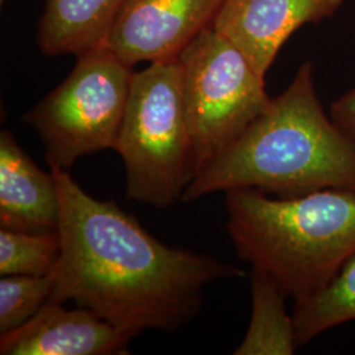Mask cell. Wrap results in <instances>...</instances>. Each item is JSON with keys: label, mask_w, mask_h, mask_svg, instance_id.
<instances>
[{"label": "cell", "mask_w": 355, "mask_h": 355, "mask_svg": "<svg viewBox=\"0 0 355 355\" xmlns=\"http://www.w3.org/2000/svg\"><path fill=\"white\" fill-rule=\"evenodd\" d=\"M60 198L53 171L45 173L8 130L0 133V227L57 230Z\"/></svg>", "instance_id": "30bf717a"}, {"label": "cell", "mask_w": 355, "mask_h": 355, "mask_svg": "<svg viewBox=\"0 0 355 355\" xmlns=\"http://www.w3.org/2000/svg\"><path fill=\"white\" fill-rule=\"evenodd\" d=\"M224 0H124L104 45L124 64L177 58Z\"/></svg>", "instance_id": "52a82bcc"}, {"label": "cell", "mask_w": 355, "mask_h": 355, "mask_svg": "<svg viewBox=\"0 0 355 355\" xmlns=\"http://www.w3.org/2000/svg\"><path fill=\"white\" fill-rule=\"evenodd\" d=\"M114 150L125 165L129 199L158 208L182 200L192 140L178 57L133 74Z\"/></svg>", "instance_id": "277c9868"}, {"label": "cell", "mask_w": 355, "mask_h": 355, "mask_svg": "<svg viewBox=\"0 0 355 355\" xmlns=\"http://www.w3.org/2000/svg\"><path fill=\"white\" fill-rule=\"evenodd\" d=\"M330 116L355 145V87L331 104Z\"/></svg>", "instance_id": "2e32d148"}, {"label": "cell", "mask_w": 355, "mask_h": 355, "mask_svg": "<svg viewBox=\"0 0 355 355\" xmlns=\"http://www.w3.org/2000/svg\"><path fill=\"white\" fill-rule=\"evenodd\" d=\"M178 60L192 140V180L241 136L271 98L265 76L214 26L193 38Z\"/></svg>", "instance_id": "5b68a950"}, {"label": "cell", "mask_w": 355, "mask_h": 355, "mask_svg": "<svg viewBox=\"0 0 355 355\" xmlns=\"http://www.w3.org/2000/svg\"><path fill=\"white\" fill-rule=\"evenodd\" d=\"M76 57L64 82L24 116L48 164L67 171L83 155L116 149L135 74L104 44Z\"/></svg>", "instance_id": "8992f818"}, {"label": "cell", "mask_w": 355, "mask_h": 355, "mask_svg": "<svg viewBox=\"0 0 355 355\" xmlns=\"http://www.w3.org/2000/svg\"><path fill=\"white\" fill-rule=\"evenodd\" d=\"M54 272L51 275H1L0 333L19 329L51 300Z\"/></svg>", "instance_id": "9a60e30c"}, {"label": "cell", "mask_w": 355, "mask_h": 355, "mask_svg": "<svg viewBox=\"0 0 355 355\" xmlns=\"http://www.w3.org/2000/svg\"><path fill=\"white\" fill-rule=\"evenodd\" d=\"M229 236L242 261L300 302L324 290L355 255V192L320 190L277 198L225 192Z\"/></svg>", "instance_id": "3957f363"}, {"label": "cell", "mask_w": 355, "mask_h": 355, "mask_svg": "<svg viewBox=\"0 0 355 355\" xmlns=\"http://www.w3.org/2000/svg\"><path fill=\"white\" fill-rule=\"evenodd\" d=\"M253 313L237 355H290L299 347L293 318L286 311L287 295L266 272L253 268L250 274Z\"/></svg>", "instance_id": "7c38bea8"}, {"label": "cell", "mask_w": 355, "mask_h": 355, "mask_svg": "<svg viewBox=\"0 0 355 355\" xmlns=\"http://www.w3.org/2000/svg\"><path fill=\"white\" fill-rule=\"evenodd\" d=\"M60 198L61 257L51 302L87 308L133 338L175 331L203 305L204 288L245 271L158 241L114 202L98 200L67 170L49 165Z\"/></svg>", "instance_id": "6da1fadb"}, {"label": "cell", "mask_w": 355, "mask_h": 355, "mask_svg": "<svg viewBox=\"0 0 355 355\" xmlns=\"http://www.w3.org/2000/svg\"><path fill=\"white\" fill-rule=\"evenodd\" d=\"M292 318L297 346L311 343L328 330L355 321V255L324 290L295 302Z\"/></svg>", "instance_id": "4fadbf2b"}, {"label": "cell", "mask_w": 355, "mask_h": 355, "mask_svg": "<svg viewBox=\"0 0 355 355\" xmlns=\"http://www.w3.org/2000/svg\"><path fill=\"white\" fill-rule=\"evenodd\" d=\"M234 189L277 198L328 189L355 192V145L318 101L311 62L302 64L291 85L191 180L182 202Z\"/></svg>", "instance_id": "7a4b0ae2"}, {"label": "cell", "mask_w": 355, "mask_h": 355, "mask_svg": "<svg viewBox=\"0 0 355 355\" xmlns=\"http://www.w3.org/2000/svg\"><path fill=\"white\" fill-rule=\"evenodd\" d=\"M132 338L87 308L49 300L23 327L1 334L0 354H125Z\"/></svg>", "instance_id": "9c48e42d"}, {"label": "cell", "mask_w": 355, "mask_h": 355, "mask_svg": "<svg viewBox=\"0 0 355 355\" xmlns=\"http://www.w3.org/2000/svg\"><path fill=\"white\" fill-rule=\"evenodd\" d=\"M124 0H46L37 45L46 55H79L103 45Z\"/></svg>", "instance_id": "8fae6325"}, {"label": "cell", "mask_w": 355, "mask_h": 355, "mask_svg": "<svg viewBox=\"0 0 355 355\" xmlns=\"http://www.w3.org/2000/svg\"><path fill=\"white\" fill-rule=\"evenodd\" d=\"M343 0H224L214 28L266 76L284 42L308 23L329 17Z\"/></svg>", "instance_id": "ba28073f"}, {"label": "cell", "mask_w": 355, "mask_h": 355, "mask_svg": "<svg viewBox=\"0 0 355 355\" xmlns=\"http://www.w3.org/2000/svg\"><path fill=\"white\" fill-rule=\"evenodd\" d=\"M57 230L0 229V275H51L61 257Z\"/></svg>", "instance_id": "5bb4252c"}]
</instances>
